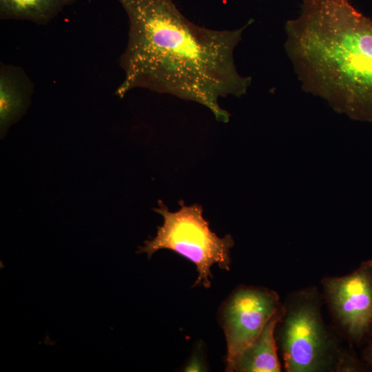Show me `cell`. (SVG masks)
<instances>
[{
  "instance_id": "obj_1",
  "label": "cell",
  "mask_w": 372,
  "mask_h": 372,
  "mask_svg": "<svg viewBox=\"0 0 372 372\" xmlns=\"http://www.w3.org/2000/svg\"><path fill=\"white\" fill-rule=\"evenodd\" d=\"M129 21L126 48L118 59L124 79L114 94L135 88L192 101L207 107L218 121L230 114L220 98L241 96L251 83L241 75L234 50L244 30H218L189 21L172 0H118Z\"/></svg>"
},
{
  "instance_id": "obj_2",
  "label": "cell",
  "mask_w": 372,
  "mask_h": 372,
  "mask_svg": "<svg viewBox=\"0 0 372 372\" xmlns=\"http://www.w3.org/2000/svg\"><path fill=\"white\" fill-rule=\"evenodd\" d=\"M285 32V52L302 88L372 121V18L350 0H303Z\"/></svg>"
},
{
  "instance_id": "obj_3",
  "label": "cell",
  "mask_w": 372,
  "mask_h": 372,
  "mask_svg": "<svg viewBox=\"0 0 372 372\" xmlns=\"http://www.w3.org/2000/svg\"><path fill=\"white\" fill-rule=\"evenodd\" d=\"M322 297L315 287L291 293L276 329L287 372L353 371L358 362L340 349L321 313ZM275 333V334H276Z\"/></svg>"
},
{
  "instance_id": "obj_4",
  "label": "cell",
  "mask_w": 372,
  "mask_h": 372,
  "mask_svg": "<svg viewBox=\"0 0 372 372\" xmlns=\"http://www.w3.org/2000/svg\"><path fill=\"white\" fill-rule=\"evenodd\" d=\"M180 208L174 212L158 200L154 211L163 218V223L157 227L156 235L145 241L138 254L145 253L149 259L160 249H169L185 258L196 267L198 278L194 286H211L213 278L211 267L217 265L221 269L229 271L230 249L234 241L230 235L220 238L209 228L203 215V207L197 203L186 205L179 201Z\"/></svg>"
},
{
  "instance_id": "obj_5",
  "label": "cell",
  "mask_w": 372,
  "mask_h": 372,
  "mask_svg": "<svg viewBox=\"0 0 372 372\" xmlns=\"http://www.w3.org/2000/svg\"><path fill=\"white\" fill-rule=\"evenodd\" d=\"M282 304L276 291L265 287L242 285L230 293L218 311L227 343V363L255 340Z\"/></svg>"
},
{
  "instance_id": "obj_6",
  "label": "cell",
  "mask_w": 372,
  "mask_h": 372,
  "mask_svg": "<svg viewBox=\"0 0 372 372\" xmlns=\"http://www.w3.org/2000/svg\"><path fill=\"white\" fill-rule=\"evenodd\" d=\"M324 297L335 322L358 343L372 329V260L352 273L322 280Z\"/></svg>"
},
{
  "instance_id": "obj_7",
  "label": "cell",
  "mask_w": 372,
  "mask_h": 372,
  "mask_svg": "<svg viewBox=\"0 0 372 372\" xmlns=\"http://www.w3.org/2000/svg\"><path fill=\"white\" fill-rule=\"evenodd\" d=\"M34 83L21 67L0 63V132L3 138L9 127L25 113L34 92Z\"/></svg>"
},
{
  "instance_id": "obj_8",
  "label": "cell",
  "mask_w": 372,
  "mask_h": 372,
  "mask_svg": "<svg viewBox=\"0 0 372 372\" xmlns=\"http://www.w3.org/2000/svg\"><path fill=\"white\" fill-rule=\"evenodd\" d=\"M284 311V306L269 319L255 340L230 362L226 371L280 372L276 329Z\"/></svg>"
},
{
  "instance_id": "obj_9",
  "label": "cell",
  "mask_w": 372,
  "mask_h": 372,
  "mask_svg": "<svg viewBox=\"0 0 372 372\" xmlns=\"http://www.w3.org/2000/svg\"><path fill=\"white\" fill-rule=\"evenodd\" d=\"M75 0H0L1 20H23L47 25Z\"/></svg>"
},
{
  "instance_id": "obj_10",
  "label": "cell",
  "mask_w": 372,
  "mask_h": 372,
  "mask_svg": "<svg viewBox=\"0 0 372 372\" xmlns=\"http://www.w3.org/2000/svg\"><path fill=\"white\" fill-rule=\"evenodd\" d=\"M185 371H207L205 364L203 362L202 357L198 353H194L189 362L184 368Z\"/></svg>"
},
{
  "instance_id": "obj_11",
  "label": "cell",
  "mask_w": 372,
  "mask_h": 372,
  "mask_svg": "<svg viewBox=\"0 0 372 372\" xmlns=\"http://www.w3.org/2000/svg\"><path fill=\"white\" fill-rule=\"evenodd\" d=\"M371 331H372V329ZM364 357L367 362L372 365V333L369 342H368V344L364 351Z\"/></svg>"
}]
</instances>
